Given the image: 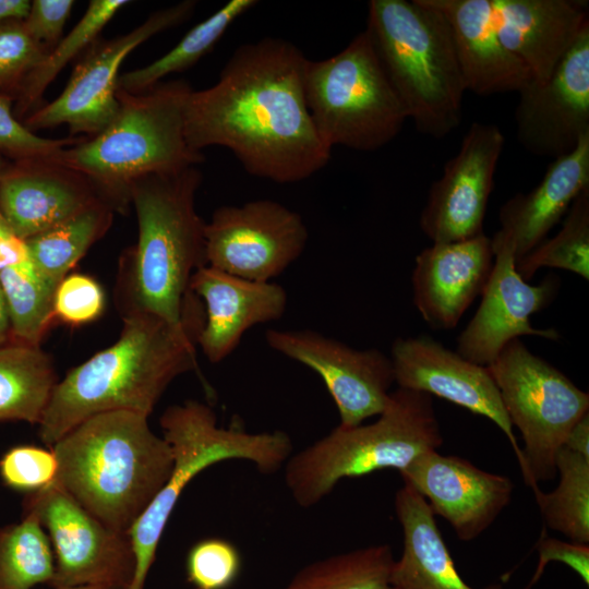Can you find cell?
<instances>
[{
  "label": "cell",
  "instance_id": "cell-1",
  "mask_svg": "<svg viewBox=\"0 0 589 589\" xmlns=\"http://www.w3.org/2000/svg\"><path fill=\"white\" fill-rule=\"evenodd\" d=\"M308 59L291 41L265 37L239 46L218 81L192 91L185 106L189 146L228 148L244 170L276 183L303 181L330 160L309 112Z\"/></svg>",
  "mask_w": 589,
  "mask_h": 589
},
{
  "label": "cell",
  "instance_id": "cell-2",
  "mask_svg": "<svg viewBox=\"0 0 589 589\" xmlns=\"http://www.w3.org/2000/svg\"><path fill=\"white\" fill-rule=\"evenodd\" d=\"M202 179L193 166L132 185L139 237L119 261L115 301L122 318L151 314L176 326L205 320L202 301L190 290L192 275L206 265V223L195 207Z\"/></svg>",
  "mask_w": 589,
  "mask_h": 589
},
{
  "label": "cell",
  "instance_id": "cell-3",
  "mask_svg": "<svg viewBox=\"0 0 589 589\" xmlns=\"http://www.w3.org/2000/svg\"><path fill=\"white\" fill-rule=\"evenodd\" d=\"M122 322L115 344L55 385L38 423V436L48 447L98 413L123 410L149 417L173 380L197 370L195 346L205 320L176 326L136 314Z\"/></svg>",
  "mask_w": 589,
  "mask_h": 589
},
{
  "label": "cell",
  "instance_id": "cell-4",
  "mask_svg": "<svg viewBox=\"0 0 589 589\" xmlns=\"http://www.w3.org/2000/svg\"><path fill=\"white\" fill-rule=\"evenodd\" d=\"M49 448L58 461L55 484L121 533H129L155 498L173 462L148 417L123 410L84 420Z\"/></svg>",
  "mask_w": 589,
  "mask_h": 589
},
{
  "label": "cell",
  "instance_id": "cell-5",
  "mask_svg": "<svg viewBox=\"0 0 589 589\" xmlns=\"http://www.w3.org/2000/svg\"><path fill=\"white\" fill-rule=\"evenodd\" d=\"M192 91L184 80L161 81L136 94L118 88L119 110L103 131L46 158L85 176L116 212L124 213L139 179L204 161L185 139Z\"/></svg>",
  "mask_w": 589,
  "mask_h": 589
},
{
  "label": "cell",
  "instance_id": "cell-6",
  "mask_svg": "<svg viewBox=\"0 0 589 589\" xmlns=\"http://www.w3.org/2000/svg\"><path fill=\"white\" fill-rule=\"evenodd\" d=\"M365 31L417 131L455 130L467 89L443 14L426 0H371Z\"/></svg>",
  "mask_w": 589,
  "mask_h": 589
},
{
  "label": "cell",
  "instance_id": "cell-7",
  "mask_svg": "<svg viewBox=\"0 0 589 589\" xmlns=\"http://www.w3.org/2000/svg\"><path fill=\"white\" fill-rule=\"evenodd\" d=\"M377 417L370 424L338 425L288 458L285 483L300 507L316 505L345 478L387 468L400 472L443 444L429 394L398 387Z\"/></svg>",
  "mask_w": 589,
  "mask_h": 589
},
{
  "label": "cell",
  "instance_id": "cell-8",
  "mask_svg": "<svg viewBox=\"0 0 589 589\" xmlns=\"http://www.w3.org/2000/svg\"><path fill=\"white\" fill-rule=\"evenodd\" d=\"M159 423L173 462L168 480L129 531L135 573L128 589H145L168 519L184 488L199 473L225 460L243 459L271 474L285 465L292 452L286 432L250 433L236 419L223 428L214 410L194 399L169 406Z\"/></svg>",
  "mask_w": 589,
  "mask_h": 589
},
{
  "label": "cell",
  "instance_id": "cell-9",
  "mask_svg": "<svg viewBox=\"0 0 589 589\" xmlns=\"http://www.w3.org/2000/svg\"><path fill=\"white\" fill-rule=\"evenodd\" d=\"M303 84L314 127L329 148L376 151L392 142L408 119L365 29L340 52L308 59Z\"/></svg>",
  "mask_w": 589,
  "mask_h": 589
},
{
  "label": "cell",
  "instance_id": "cell-10",
  "mask_svg": "<svg viewBox=\"0 0 589 589\" xmlns=\"http://www.w3.org/2000/svg\"><path fill=\"white\" fill-rule=\"evenodd\" d=\"M506 413L524 440L522 478L536 493L556 477L555 457L572 426L589 412V394L532 353L520 338L486 366Z\"/></svg>",
  "mask_w": 589,
  "mask_h": 589
},
{
  "label": "cell",
  "instance_id": "cell-11",
  "mask_svg": "<svg viewBox=\"0 0 589 589\" xmlns=\"http://www.w3.org/2000/svg\"><path fill=\"white\" fill-rule=\"evenodd\" d=\"M195 4L182 1L152 13L124 35L97 39L76 62L62 93L27 115L23 124L32 132L67 124L71 136H93L103 131L119 110L117 92L122 62L151 37L189 19Z\"/></svg>",
  "mask_w": 589,
  "mask_h": 589
},
{
  "label": "cell",
  "instance_id": "cell-12",
  "mask_svg": "<svg viewBox=\"0 0 589 589\" xmlns=\"http://www.w3.org/2000/svg\"><path fill=\"white\" fill-rule=\"evenodd\" d=\"M33 512L46 530L55 556L52 589L104 586L128 589L135 573L129 533L104 525L55 483L29 493Z\"/></svg>",
  "mask_w": 589,
  "mask_h": 589
},
{
  "label": "cell",
  "instance_id": "cell-13",
  "mask_svg": "<svg viewBox=\"0 0 589 589\" xmlns=\"http://www.w3.org/2000/svg\"><path fill=\"white\" fill-rule=\"evenodd\" d=\"M301 215L273 200L218 207L205 224L206 265L254 281H272L304 252Z\"/></svg>",
  "mask_w": 589,
  "mask_h": 589
},
{
  "label": "cell",
  "instance_id": "cell-14",
  "mask_svg": "<svg viewBox=\"0 0 589 589\" xmlns=\"http://www.w3.org/2000/svg\"><path fill=\"white\" fill-rule=\"evenodd\" d=\"M267 345L315 371L330 394L341 426H356L386 408L395 383L392 360L371 348L357 350L311 329H268Z\"/></svg>",
  "mask_w": 589,
  "mask_h": 589
},
{
  "label": "cell",
  "instance_id": "cell-15",
  "mask_svg": "<svg viewBox=\"0 0 589 589\" xmlns=\"http://www.w3.org/2000/svg\"><path fill=\"white\" fill-rule=\"evenodd\" d=\"M491 243L494 263L480 305L457 338V352L482 366L492 363L507 342L520 336L560 339L556 329L530 324V316L557 296L558 278L548 275L540 284L529 285L516 272L510 241L496 231Z\"/></svg>",
  "mask_w": 589,
  "mask_h": 589
},
{
  "label": "cell",
  "instance_id": "cell-16",
  "mask_svg": "<svg viewBox=\"0 0 589 589\" xmlns=\"http://www.w3.org/2000/svg\"><path fill=\"white\" fill-rule=\"evenodd\" d=\"M504 147L501 129L473 122L459 151L444 165L420 214L422 232L436 242H455L483 233L494 173Z\"/></svg>",
  "mask_w": 589,
  "mask_h": 589
},
{
  "label": "cell",
  "instance_id": "cell-17",
  "mask_svg": "<svg viewBox=\"0 0 589 589\" xmlns=\"http://www.w3.org/2000/svg\"><path fill=\"white\" fill-rule=\"evenodd\" d=\"M516 134L530 154L553 159L573 152L589 134V26L543 83L519 92Z\"/></svg>",
  "mask_w": 589,
  "mask_h": 589
},
{
  "label": "cell",
  "instance_id": "cell-18",
  "mask_svg": "<svg viewBox=\"0 0 589 589\" xmlns=\"http://www.w3.org/2000/svg\"><path fill=\"white\" fill-rule=\"evenodd\" d=\"M389 358L398 387L435 395L493 421L506 435L521 468V448L486 366L465 359L428 335L396 338Z\"/></svg>",
  "mask_w": 589,
  "mask_h": 589
},
{
  "label": "cell",
  "instance_id": "cell-19",
  "mask_svg": "<svg viewBox=\"0 0 589 589\" xmlns=\"http://www.w3.org/2000/svg\"><path fill=\"white\" fill-rule=\"evenodd\" d=\"M399 473L404 483L423 496L435 516L448 521L461 541L481 536L508 506L514 492L509 477L437 450L422 454Z\"/></svg>",
  "mask_w": 589,
  "mask_h": 589
},
{
  "label": "cell",
  "instance_id": "cell-20",
  "mask_svg": "<svg viewBox=\"0 0 589 589\" xmlns=\"http://www.w3.org/2000/svg\"><path fill=\"white\" fill-rule=\"evenodd\" d=\"M491 238L480 233L436 242L416 256L411 275L413 303L433 329H452L482 293L493 268Z\"/></svg>",
  "mask_w": 589,
  "mask_h": 589
},
{
  "label": "cell",
  "instance_id": "cell-21",
  "mask_svg": "<svg viewBox=\"0 0 589 589\" xmlns=\"http://www.w3.org/2000/svg\"><path fill=\"white\" fill-rule=\"evenodd\" d=\"M100 201L85 176L47 158L9 160L0 179V214L24 240Z\"/></svg>",
  "mask_w": 589,
  "mask_h": 589
},
{
  "label": "cell",
  "instance_id": "cell-22",
  "mask_svg": "<svg viewBox=\"0 0 589 589\" xmlns=\"http://www.w3.org/2000/svg\"><path fill=\"white\" fill-rule=\"evenodd\" d=\"M190 290L204 305L197 345L212 363L235 351L251 327L279 320L288 303L287 292L278 284L249 280L207 265L192 275Z\"/></svg>",
  "mask_w": 589,
  "mask_h": 589
},
{
  "label": "cell",
  "instance_id": "cell-23",
  "mask_svg": "<svg viewBox=\"0 0 589 589\" xmlns=\"http://www.w3.org/2000/svg\"><path fill=\"white\" fill-rule=\"evenodd\" d=\"M504 47L545 82L589 26L586 0H490Z\"/></svg>",
  "mask_w": 589,
  "mask_h": 589
},
{
  "label": "cell",
  "instance_id": "cell-24",
  "mask_svg": "<svg viewBox=\"0 0 589 589\" xmlns=\"http://www.w3.org/2000/svg\"><path fill=\"white\" fill-rule=\"evenodd\" d=\"M446 19L467 91L479 96L518 93L532 77L502 44L490 0H426Z\"/></svg>",
  "mask_w": 589,
  "mask_h": 589
},
{
  "label": "cell",
  "instance_id": "cell-25",
  "mask_svg": "<svg viewBox=\"0 0 589 589\" xmlns=\"http://www.w3.org/2000/svg\"><path fill=\"white\" fill-rule=\"evenodd\" d=\"M589 188V134L567 155L553 159L541 182L500 208L497 232L514 247L515 263L546 239L575 199Z\"/></svg>",
  "mask_w": 589,
  "mask_h": 589
},
{
  "label": "cell",
  "instance_id": "cell-26",
  "mask_svg": "<svg viewBox=\"0 0 589 589\" xmlns=\"http://www.w3.org/2000/svg\"><path fill=\"white\" fill-rule=\"evenodd\" d=\"M395 510L404 534L401 556L390 573L395 589H477L462 579L434 513L411 485L404 483L396 492ZM481 589L505 588L494 582Z\"/></svg>",
  "mask_w": 589,
  "mask_h": 589
},
{
  "label": "cell",
  "instance_id": "cell-27",
  "mask_svg": "<svg viewBox=\"0 0 589 589\" xmlns=\"http://www.w3.org/2000/svg\"><path fill=\"white\" fill-rule=\"evenodd\" d=\"M52 358L40 347H0V422H40L57 384Z\"/></svg>",
  "mask_w": 589,
  "mask_h": 589
},
{
  "label": "cell",
  "instance_id": "cell-28",
  "mask_svg": "<svg viewBox=\"0 0 589 589\" xmlns=\"http://www.w3.org/2000/svg\"><path fill=\"white\" fill-rule=\"evenodd\" d=\"M115 213L108 203L100 201L28 238L32 263L43 276L59 284L108 231Z\"/></svg>",
  "mask_w": 589,
  "mask_h": 589
},
{
  "label": "cell",
  "instance_id": "cell-29",
  "mask_svg": "<svg viewBox=\"0 0 589 589\" xmlns=\"http://www.w3.org/2000/svg\"><path fill=\"white\" fill-rule=\"evenodd\" d=\"M257 3L255 0H230L192 27L167 53L147 65L120 74L118 88L131 94L141 93L171 73L188 70L214 48L236 20Z\"/></svg>",
  "mask_w": 589,
  "mask_h": 589
},
{
  "label": "cell",
  "instance_id": "cell-30",
  "mask_svg": "<svg viewBox=\"0 0 589 589\" xmlns=\"http://www.w3.org/2000/svg\"><path fill=\"white\" fill-rule=\"evenodd\" d=\"M130 1L93 0L76 25L48 52L25 79L13 111L21 120L39 107L43 95L61 70L81 57L97 39L104 27Z\"/></svg>",
  "mask_w": 589,
  "mask_h": 589
},
{
  "label": "cell",
  "instance_id": "cell-31",
  "mask_svg": "<svg viewBox=\"0 0 589 589\" xmlns=\"http://www.w3.org/2000/svg\"><path fill=\"white\" fill-rule=\"evenodd\" d=\"M394 562L388 544L364 546L305 565L284 589H395Z\"/></svg>",
  "mask_w": 589,
  "mask_h": 589
},
{
  "label": "cell",
  "instance_id": "cell-32",
  "mask_svg": "<svg viewBox=\"0 0 589 589\" xmlns=\"http://www.w3.org/2000/svg\"><path fill=\"white\" fill-rule=\"evenodd\" d=\"M555 470L557 486L533 493L544 524L569 541L589 544V458L561 447Z\"/></svg>",
  "mask_w": 589,
  "mask_h": 589
},
{
  "label": "cell",
  "instance_id": "cell-33",
  "mask_svg": "<svg viewBox=\"0 0 589 589\" xmlns=\"http://www.w3.org/2000/svg\"><path fill=\"white\" fill-rule=\"evenodd\" d=\"M58 285L43 276L31 260L0 272V287L11 324V341L40 347L53 318Z\"/></svg>",
  "mask_w": 589,
  "mask_h": 589
},
{
  "label": "cell",
  "instance_id": "cell-34",
  "mask_svg": "<svg viewBox=\"0 0 589 589\" xmlns=\"http://www.w3.org/2000/svg\"><path fill=\"white\" fill-rule=\"evenodd\" d=\"M53 572L50 540L33 512H24L17 524L0 527V589L49 585Z\"/></svg>",
  "mask_w": 589,
  "mask_h": 589
},
{
  "label": "cell",
  "instance_id": "cell-35",
  "mask_svg": "<svg viewBox=\"0 0 589 589\" xmlns=\"http://www.w3.org/2000/svg\"><path fill=\"white\" fill-rule=\"evenodd\" d=\"M541 267L561 268L589 279V188L572 203L560 231L515 263L526 281Z\"/></svg>",
  "mask_w": 589,
  "mask_h": 589
},
{
  "label": "cell",
  "instance_id": "cell-36",
  "mask_svg": "<svg viewBox=\"0 0 589 589\" xmlns=\"http://www.w3.org/2000/svg\"><path fill=\"white\" fill-rule=\"evenodd\" d=\"M49 49L34 39L23 20L0 23V95L15 98Z\"/></svg>",
  "mask_w": 589,
  "mask_h": 589
},
{
  "label": "cell",
  "instance_id": "cell-37",
  "mask_svg": "<svg viewBox=\"0 0 589 589\" xmlns=\"http://www.w3.org/2000/svg\"><path fill=\"white\" fill-rule=\"evenodd\" d=\"M241 566V555L233 543L206 538L188 552L187 578L194 589H228L237 580Z\"/></svg>",
  "mask_w": 589,
  "mask_h": 589
},
{
  "label": "cell",
  "instance_id": "cell-38",
  "mask_svg": "<svg viewBox=\"0 0 589 589\" xmlns=\"http://www.w3.org/2000/svg\"><path fill=\"white\" fill-rule=\"evenodd\" d=\"M58 461L51 448L33 445L15 446L0 459V477L17 491L38 492L56 481Z\"/></svg>",
  "mask_w": 589,
  "mask_h": 589
},
{
  "label": "cell",
  "instance_id": "cell-39",
  "mask_svg": "<svg viewBox=\"0 0 589 589\" xmlns=\"http://www.w3.org/2000/svg\"><path fill=\"white\" fill-rule=\"evenodd\" d=\"M14 98L0 95V153L9 160L46 158L86 136L47 139L28 130L13 111Z\"/></svg>",
  "mask_w": 589,
  "mask_h": 589
},
{
  "label": "cell",
  "instance_id": "cell-40",
  "mask_svg": "<svg viewBox=\"0 0 589 589\" xmlns=\"http://www.w3.org/2000/svg\"><path fill=\"white\" fill-rule=\"evenodd\" d=\"M105 308L101 286L84 274L67 275L58 285L53 317L69 325H82L98 318Z\"/></svg>",
  "mask_w": 589,
  "mask_h": 589
},
{
  "label": "cell",
  "instance_id": "cell-41",
  "mask_svg": "<svg viewBox=\"0 0 589 589\" xmlns=\"http://www.w3.org/2000/svg\"><path fill=\"white\" fill-rule=\"evenodd\" d=\"M536 551L538 552L537 567L524 589H531L541 579L550 562L563 563L579 576L586 587L589 586V544L562 541L546 536L543 529Z\"/></svg>",
  "mask_w": 589,
  "mask_h": 589
},
{
  "label": "cell",
  "instance_id": "cell-42",
  "mask_svg": "<svg viewBox=\"0 0 589 589\" xmlns=\"http://www.w3.org/2000/svg\"><path fill=\"white\" fill-rule=\"evenodd\" d=\"M73 5L72 0L31 1L27 16L23 20L25 28L50 51L61 39Z\"/></svg>",
  "mask_w": 589,
  "mask_h": 589
},
{
  "label": "cell",
  "instance_id": "cell-43",
  "mask_svg": "<svg viewBox=\"0 0 589 589\" xmlns=\"http://www.w3.org/2000/svg\"><path fill=\"white\" fill-rule=\"evenodd\" d=\"M28 260L26 240L22 239L0 214V272Z\"/></svg>",
  "mask_w": 589,
  "mask_h": 589
},
{
  "label": "cell",
  "instance_id": "cell-44",
  "mask_svg": "<svg viewBox=\"0 0 589 589\" xmlns=\"http://www.w3.org/2000/svg\"><path fill=\"white\" fill-rule=\"evenodd\" d=\"M562 447L589 458V412L572 426Z\"/></svg>",
  "mask_w": 589,
  "mask_h": 589
},
{
  "label": "cell",
  "instance_id": "cell-45",
  "mask_svg": "<svg viewBox=\"0 0 589 589\" xmlns=\"http://www.w3.org/2000/svg\"><path fill=\"white\" fill-rule=\"evenodd\" d=\"M28 0H0V23L10 20H24L29 11Z\"/></svg>",
  "mask_w": 589,
  "mask_h": 589
},
{
  "label": "cell",
  "instance_id": "cell-46",
  "mask_svg": "<svg viewBox=\"0 0 589 589\" xmlns=\"http://www.w3.org/2000/svg\"><path fill=\"white\" fill-rule=\"evenodd\" d=\"M11 324L4 297L0 287V347L11 342Z\"/></svg>",
  "mask_w": 589,
  "mask_h": 589
},
{
  "label": "cell",
  "instance_id": "cell-47",
  "mask_svg": "<svg viewBox=\"0 0 589 589\" xmlns=\"http://www.w3.org/2000/svg\"><path fill=\"white\" fill-rule=\"evenodd\" d=\"M8 163H9V159L0 153V179L2 177V173H3Z\"/></svg>",
  "mask_w": 589,
  "mask_h": 589
},
{
  "label": "cell",
  "instance_id": "cell-48",
  "mask_svg": "<svg viewBox=\"0 0 589 589\" xmlns=\"http://www.w3.org/2000/svg\"><path fill=\"white\" fill-rule=\"evenodd\" d=\"M68 589H116V588L104 587V586H84V587L68 588Z\"/></svg>",
  "mask_w": 589,
  "mask_h": 589
}]
</instances>
